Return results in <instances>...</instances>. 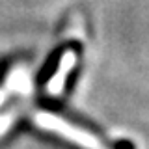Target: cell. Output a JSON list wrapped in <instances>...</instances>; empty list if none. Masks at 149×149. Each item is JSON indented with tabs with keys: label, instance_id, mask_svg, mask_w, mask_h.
I'll return each instance as SVG.
<instances>
[{
	"label": "cell",
	"instance_id": "obj_1",
	"mask_svg": "<svg viewBox=\"0 0 149 149\" xmlns=\"http://www.w3.org/2000/svg\"><path fill=\"white\" fill-rule=\"evenodd\" d=\"M32 121H34L39 129L58 134V136H62L65 140H69V142L77 143V146L82 147V149H106L91 132H88L86 129L78 127V125L69 123V121H65L63 118L52 114V112L39 110V112H36V114H34Z\"/></svg>",
	"mask_w": 149,
	"mask_h": 149
},
{
	"label": "cell",
	"instance_id": "obj_2",
	"mask_svg": "<svg viewBox=\"0 0 149 149\" xmlns=\"http://www.w3.org/2000/svg\"><path fill=\"white\" fill-rule=\"evenodd\" d=\"M74 65H77V52H74L73 49L63 50V54L60 56V62H58V67H56L54 74L49 78V82H47V86H45V90L50 97L62 95V91L65 88V82H67V77L74 69Z\"/></svg>",
	"mask_w": 149,
	"mask_h": 149
},
{
	"label": "cell",
	"instance_id": "obj_3",
	"mask_svg": "<svg viewBox=\"0 0 149 149\" xmlns=\"http://www.w3.org/2000/svg\"><path fill=\"white\" fill-rule=\"evenodd\" d=\"M13 118H15V112H9V114H6V116H2V118H0V136H2V134L6 132L9 127H11Z\"/></svg>",
	"mask_w": 149,
	"mask_h": 149
}]
</instances>
